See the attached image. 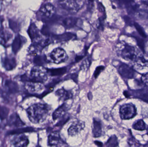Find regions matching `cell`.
<instances>
[{"mask_svg": "<svg viewBox=\"0 0 148 147\" xmlns=\"http://www.w3.org/2000/svg\"><path fill=\"white\" fill-rule=\"evenodd\" d=\"M118 71L120 75L124 78L130 79L134 77L135 71L126 64H122L118 68Z\"/></svg>", "mask_w": 148, "mask_h": 147, "instance_id": "13", "label": "cell"}, {"mask_svg": "<svg viewBox=\"0 0 148 147\" xmlns=\"http://www.w3.org/2000/svg\"><path fill=\"white\" fill-rule=\"evenodd\" d=\"M98 7L99 11L101 13H105V9H104V7L103 6L102 4L101 3H98Z\"/></svg>", "mask_w": 148, "mask_h": 147, "instance_id": "36", "label": "cell"}, {"mask_svg": "<svg viewBox=\"0 0 148 147\" xmlns=\"http://www.w3.org/2000/svg\"></svg>", "mask_w": 148, "mask_h": 147, "instance_id": "42", "label": "cell"}, {"mask_svg": "<svg viewBox=\"0 0 148 147\" xmlns=\"http://www.w3.org/2000/svg\"><path fill=\"white\" fill-rule=\"evenodd\" d=\"M67 68L66 67L57 68V69H51L47 70L48 74L51 76H61L64 75L66 72Z\"/></svg>", "mask_w": 148, "mask_h": 147, "instance_id": "24", "label": "cell"}, {"mask_svg": "<svg viewBox=\"0 0 148 147\" xmlns=\"http://www.w3.org/2000/svg\"><path fill=\"white\" fill-rule=\"evenodd\" d=\"M95 144L98 147H103V144L102 142H100L95 141Z\"/></svg>", "mask_w": 148, "mask_h": 147, "instance_id": "38", "label": "cell"}, {"mask_svg": "<svg viewBox=\"0 0 148 147\" xmlns=\"http://www.w3.org/2000/svg\"><path fill=\"white\" fill-rule=\"evenodd\" d=\"M39 14L43 18H50L56 13V8L53 5L50 3L43 4L39 9Z\"/></svg>", "mask_w": 148, "mask_h": 147, "instance_id": "9", "label": "cell"}, {"mask_svg": "<svg viewBox=\"0 0 148 147\" xmlns=\"http://www.w3.org/2000/svg\"><path fill=\"white\" fill-rule=\"evenodd\" d=\"M118 145V141L116 136L113 135L108 140L105 144V147H116Z\"/></svg>", "mask_w": 148, "mask_h": 147, "instance_id": "27", "label": "cell"}, {"mask_svg": "<svg viewBox=\"0 0 148 147\" xmlns=\"http://www.w3.org/2000/svg\"><path fill=\"white\" fill-rule=\"evenodd\" d=\"M24 38L23 37L20 35H17L16 36L12 44V51L15 54L19 51L24 44Z\"/></svg>", "mask_w": 148, "mask_h": 147, "instance_id": "19", "label": "cell"}, {"mask_svg": "<svg viewBox=\"0 0 148 147\" xmlns=\"http://www.w3.org/2000/svg\"><path fill=\"white\" fill-rule=\"evenodd\" d=\"M136 109L131 103L123 104L120 108V114L122 120H130L136 115Z\"/></svg>", "mask_w": 148, "mask_h": 147, "instance_id": "4", "label": "cell"}, {"mask_svg": "<svg viewBox=\"0 0 148 147\" xmlns=\"http://www.w3.org/2000/svg\"><path fill=\"white\" fill-rule=\"evenodd\" d=\"M47 58L45 55H37L34 58V63L36 65L42 66L47 62Z\"/></svg>", "mask_w": 148, "mask_h": 147, "instance_id": "26", "label": "cell"}, {"mask_svg": "<svg viewBox=\"0 0 148 147\" xmlns=\"http://www.w3.org/2000/svg\"><path fill=\"white\" fill-rule=\"evenodd\" d=\"M14 39L13 31L9 28H2L0 30V44L4 47L12 45Z\"/></svg>", "mask_w": 148, "mask_h": 147, "instance_id": "5", "label": "cell"}, {"mask_svg": "<svg viewBox=\"0 0 148 147\" xmlns=\"http://www.w3.org/2000/svg\"><path fill=\"white\" fill-rule=\"evenodd\" d=\"M9 114V110L6 107H0V119L3 120L6 119Z\"/></svg>", "mask_w": 148, "mask_h": 147, "instance_id": "31", "label": "cell"}, {"mask_svg": "<svg viewBox=\"0 0 148 147\" xmlns=\"http://www.w3.org/2000/svg\"><path fill=\"white\" fill-rule=\"evenodd\" d=\"M9 26L10 29L13 30V32L14 31L16 33L19 30V23L17 21L14 20H10Z\"/></svg>", "mask_w": 148, "mask_h": 147, "instance_id": "29", "label": "cell"}, {"mask_svg": "<svg viewBox=\"0 0 148 147\" xmlns=\"http://www.w3.org/2000/svg\"><path fill=\"white\" fill-rule=\"evenodd\" d=\"M134 94L136 97L148 103V89L135 91Z\"/></svg>", "mask_w": 148, "mask_h": 147, "instance_id": "23", "label": "cell"}, {"mask_svg": "<svg viewBox=\"0 0 148 147\" xmlns=\"http://www.w3.org/2000/svg\"><path fill=\"white\" fill-rule=\"evenodd\" d=\"M69 106L66 103L63 104L57 109L53 114V119L54 121L62 118L66 116V114L69 109Z\"/></svg>", "mask_w": 148, "mask_h": 147, "instance_id": "17", "label": "cell"}, {"mask_svg": "<svg viewBox=\"0 0 148 147\" xmlns=\"http://www.w3.org/2000/svg\"><path fill=\"white\" fill-rule=\"evenodd\" d=\"M134 25L135 27L136 28V30L139 33V34L143 38H146L147 37V35H146V33H145V32H144V30H143L142 27L136 22H134Z\"/></svg>", "mask_w": 148, "mask_h": 147, "instance_id": "32", "label": "cell"}, {"mask_svg": "<svg viewBox=\"0 0 148 147\" xmlns=\"http://www.w3.org/2000/svg\"><path fill=\"white\" fill-rule=\"evenodd\" d=\"M60 133L58 131L52 132L49 134L48 137V145L50 146L57 147L62 144H65Z\"/></svg>", "mask_w": 148, "mask_h": 147, "instance_id": "14", "label": "cell"}, {"mask_svg": "<svg viewBox=\"0 0 148 147\" xmlns=\"http://www.w3.org/2000/svg\"><path fill=\"white\" fill-rule=\"evenodd\" d=\"M29 143L27 137L23 134L16 135L11 140V144L14 147H27Z\"/></svg>", "mask_w": 148, "mask_h": 147, "instance_id": "12", "label": "cell"}, {"mask_svg": "<svg viewBox=\"0 0 148 147\" xmlns=\"http://www.w3.org/2000/svg\"><path fill=\"white\" fill-rule=\"evenodd\" d=\"M47 70L42 66H36L30 72L29 81L43 83L47 79Z\"/></svg>", "mask_w": 148, "mask_h": 147, "instance_id": "3", "label": "cell"}, {"mask_svg": "<svg viewBox=\"0 0 148 147\" xmlns=\"http://www.w3.org/2000/svg\"><path fill=\"white\" fill-rule=\"evenodd\" d=\"M104 66H100L97 67V68H96L95 72H94V76L95 78H97V77L99 76L100 73L101 72V71H102L104 70Z\"/></svg>", "mask_w": 148, "mask_h": 147, "instance_id": "33", "label": "cell"}, {"mask_svg": "<svg viewBox=\"0 0 148 147\" xmlns=\"http://www.w3.org/2000/svg\"><path fill=\"white\" fill-rule=\"evenodd\" d=\"M3 18L2 17H0V30L3 28H2V23L3 22Z\"/></svg>", "mask_w": 148, "mask_h": 147, "instance_id": "40", "label": "cell"}, {"mask_svg": "<svg viewBox=\"0 0 148 147\" xmlns=\"http://www.w3.org/2000/svg\"><path fill=\"white\" fill-rule=\"evenodd\" d=\"M1 63L3 66L7 70H11L15 68L16 66V60L12 55L7 54L2 55Z\"/></svg>", "mask_w": 148, "mask_h": 147, "instance_id": "10", "label": "cell"}, {"mask_svg": "<svg viewBox=\"0 0 148 147\" xmlns=\"http://www.w3.org/2000/svg\"><path fill=\"white\" fill-rule=\"evenodd\" d=\"M77 20L78 19L75 17H66L63 20L62 23L66 28H72L76 25Z\"/></svg>", "mask_w": 148, "mask_h": 147, "instance_id": "22", "label": "cell"}, {"mask_svg": "<svg viewBox=\"0 0 148 147\" xmlns=\"http://www.w3.org/2000/svg\"><path fill=\"white\" fill-rule=\"evenodd\" d=\"M116 50L119 55L128 61L136 62L140 56L135 47L125 42H120L117 44Z\"/></svg>", "mask_w": 148, "mask_h": 147, "instance_id": "2", "label": "cell"}, {"mask_svg": "<svg viewBox=\"0 0 148 147\" xmlns=\"http://www.w3.org/2000/svg\"><path fill=\"white\" fill-rule=\"evenodd\" d=\"M75 38V35L71 33H68L55 36L54 39L57 41H65L70 40Z\"/></svg>", "mask_w": 148, "mask_h": 147, "instance_id": "25", "label": "cell"}, {"mask_svg": "<svg viewBox=\"0 0 148 147\" xmlns=\"http://www.w3.org/2000/svg\"><path fill=\"white\" fill-rule=\"evenodd\" d=\"M147 133H148V129H147Z\"/></svg>", "mask_w": 148, "mask_h": 147, "instance_id": "41", "label": "cell"}, {"mask_svg": "<svg viewBox=\"0 0 148 147\" xmlns=\"http://www.w3.org/2000/svg\"><path fill=\"white\" fill-rule=\"evenodd\" d=\"M136 40H137V43L138 45L139 46L141 49L143 51H144V41L142 39H140V38H136Z\"/></svg>", "mask_w": 148, "mask_h": 147, "instance_id": "34", "label": "cell"}, {"mask_svg": "<svg viewBox=\"0 0 148 147\" xmlns=\"http://www.w3.org/2000/svg\"><path fill=\"white\" fill-rule=\"evenodd\" d=\"M91 63V58L88 57L85 59L82 63L81 66V70H86L90 66Z\"/></svg>", "mask_w": 148, "mask_h": 147, "instance_id": "30", "label": "cell"}, {"mask_svg": "<svg viewBox=\"0 0 148 147\" xmlns=\"http://www.w3.org/2000/svg\"><path fill=\"white\" fill-rule=\"evenodd\" d=\"M85 127V123L81 121L74 122L69 129L68 133L70 136H74L77 135L83 130Z\"/></svg>", "mask_w": 148, "mask_h": 147, "instance_id": "15", "label": "cell"}, {"mask_svg": "<svg viewBox=\"0 0 148 147\" xmlns=\"http://www.w3.org/2000/svg\"><path fill=\"white\" fill-rule=\"evenodd\" d=\"M8 123L10 126L14 127H20L24 125L16 114H13L10 117Z\"/></svg>", "mask_w": 148, "mask_h": 147, "instance_id": "21", "label": "cell"}, {"mask_svg": "<svg viewBox=\"0 0 148 147\" xmlns=\"http://www.w3.org/2000/svg\"><path fill=\"white\" fill-rule=\"evenodd\" d=\"M25 88L30 94L39 95L43 92L45 87L41 83L28 81L25 83Z\"/></svg>", "mask_w": 148, "mask_h": 147, "instance_id": "7", "label": "cell"}, {"mask_svg": "<svg viewBox=\"0 0 148 147\" xmlns=\"http://www.w3.org/2000/svg\"><path fill=\"white\" fill-rule=\"evenodd\" d=\"M84 57V55H80L77 56L75 58V61L76 62H79Z\"/></svg>", "mask_w": 148, "mask_h": 147, "instance_id": "37", "label": "cell"}, {"mask_svg": "<svg viewBox=\"0 0 148 147\" xmlns=\"http://www.w3.org/2000/svg\"><path fill=\"white\" fill-rule=\"evenodd\" d=\"M79 1L67 0L60 1L62 7L67 11L71 12H77L81 8V5L78 3Z\"/></svg>", "mask_w": 148, "mask_h": 147, "instance_id": "11", "label": "cell"}, {"mask_svg": "<svg viewBox=\"0 0 148 147\" xmlns=\"http://www.w3.org/2000/svg\"><path fill=\"white\" fill-rule=\"evenodd\" d=\"M49 59L53 63L59 64L64 62L67 58L65 50L61 48H55L49 54Z\"/></svg>", "mask_w": 148, "mask_h": 147, "instance_id": "6", "label": "cell"}, {"mask_svg": "<svg viewBox=\"0 0 148 147\" xmlns=\"http://www.w3.org/2000/svg\"><path fill=\"white\" fill-rule=\"evenodd\" d=\"M92 134L95 138L101 136L102 134V124L101 122L98 119H93Z\"/></svg>", "mask_w": 148, "mask_h": 147, "instance_id": "18", "label": "cell"}, {"mask_svg": "<svg viewBox=\"0 0 148 147\" xmlns=\"http://www.w3.org/2000/svg\"><path fill=\"white\" fill-rule=\"evenodd\" d=\"M133 128L136 130L143 131L146 129V124L143 120H140L134 123V124L133 125Z\"/></svg>", "mask_w": 148, "mask_h": 147, "instance_id": "28", "label": "cell"}, {"mask_svg": "<svg viewBox=\"0 0 148 147\" xmlns=\"http://www.w3.org/2000/svg\"><path fill=\"white\" fill-rule=\"evenodd\" d=\"M72 77L71 78L74 80L75 82H77V75L76 74H74L73 75H72V76H71Z\"/></svg>", "mask_w": 148, "mask_h": 147, "instance_id": "39", "label": "cell"}, {"mask_svg": "<svg viewBox=\"0 0 148 147\" xmlns=\"http://www.w3.org/2000/svg\"><path fill=\"white\" fill-rule=\"evenodd\" d=\"M19 91V86L17 83L11 80L7 79L3 83V92L7 96L16 94Z\"/></svg>", "mask_w": 148, "mask_h": 147, "instance_id": "8", "label": "cell"}, {"mask_svg": "<svg viewBox=\"0 0 148 147\" xmlns=\"http://www.w3.org/2000/svg\"><path fill=\"white\" fill-rule=\"evenodd\" d=\"M55 93L59 99L62 101H66L71 99L73 97V94L71 91L67 90L63 88L56 91Z\"/></svg>", "mask_w": 148, "mask_h": 147, "instance_id": "20", "label": "cell"}, {"mask_svg": "<svg viewBox=\"0 0 148 147\" xmlns=\"http://www.w3.org/2000/svg\"><path fill=\"white\" fill-rule=\"evenodd\" d=\"M142 81L147 86H148V72L143 74L142 76Z\"/></svg>", "mask_w": 148, "mask_h": 147, "instance_id": "35", "label": "cell"}, {"mask_svg": "<svg viewBox=\"0 0 148 147\" xmlns=\"http://www.w3.org/2000/svg\"><path fill=\"white\" fill-rule=\"evenodd\" d=\"M28 33L33 43H40L43 40V39H41L40 31L34 23L31 24L29 26L28 30Z\"/></svg>", "mask_w": 148, "mask_h": 147, "instance_id": "16", "label": "cell"}, {"mask_svg": "<svg viewBox=\"0 0 148 147\" xmlns=\"http://www.w3.org/2000/svg\"><path fill=\"white\" fill-rule=\"evenodd\" d=\"M51 110V107L47 104H35L28 108L27 113L29 121L32 123L38 124L46 120Z\"/></svg>", "mask_w": 148, "mask_h": 147, "instance_id": "1", "label": "cell"}]
</instances>
